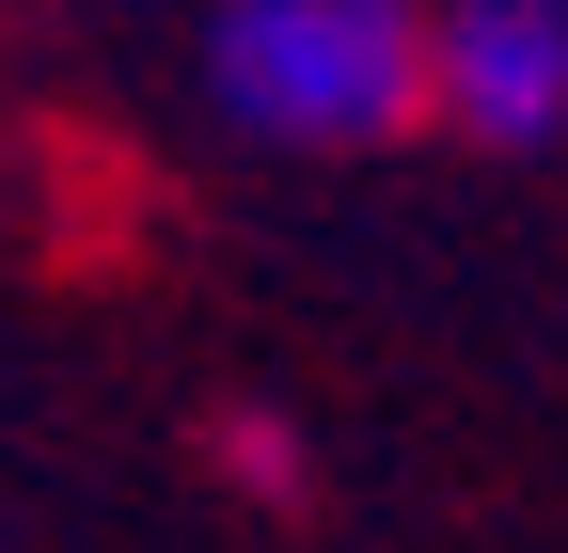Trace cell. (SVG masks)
Here are the masks:
<instances>
[{"instance_id": "cell-1", "label": "cell", "mask_w": 568, "mask_h": 553, "mask_svg": "<svg viewBox=\"0 0 568 553\" xmlns=\"http://www.w3.org/2000/svg\"><path fill=\"white\" fill-rule=\"evenodd\" d=\"M205 111L284 159H364L426 127V0H222Z\"/></svg>"}, {"instance_id": "cell-3", "label": "cell", "mask_w": 568, "mask_h": 553, "mask_svg": "<svg viewBox=\"0 0 568 553\" xmlns=\"http://www.w3.org/2000/svg\"><path fill=\"white\" fill-rule=\"evenodd\" d=\"M222 459H237V491H301V474H284L301 443H284V428H222Z\"/></svg>"}, {"instance_id": "cell-2", "label": "cell", "mask_w": 568, "mask_h": 553, "mask_svg": "<svg viewBox=\"0 0 568 553\" xmlns=\"http://www.w3.org/2000/svg\"><path fill=\"white\" fill-rule=\"evenodd\" d=\"M426 127L489 159L568 143V0H426Z\"/></svg>"}]
</instances>
